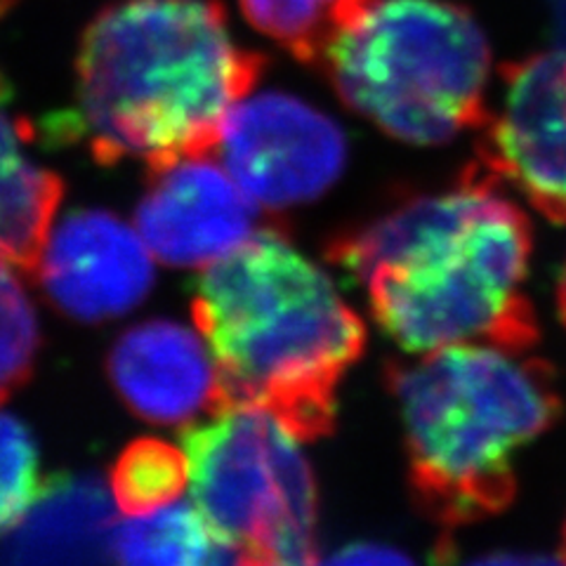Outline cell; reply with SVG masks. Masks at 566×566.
<instances>
[{"instance_id": "6da1fadb", "label": "cell", "mask_w": 566, "mask_h": 566, "mask_svg": "<svg viewBox=\"0 0 566 566\" xmlns=\"http://www.w3.org/2000/svg\"><path fill=\"white\" fill-rule=\"evenodd\" d=\"M531 251L524 210L472 166L458 185L340 232L326 258L361 283L376 324L406 352L465 343L528 352L538 340L524 293Z\"/></svg>"}, {"instance_id": "7a4b0ae2", "label": "cell", "mask_w": 566, "mask_h": 566, "mask_svg": "<svg viewBox=\"0 0 566 566\" xmlns=\"http://www.w3.org/2000/svg\"><path fill=\"white\" fill-rule=\"evenodd\" d=\"M262 57L241 48L216 0H128L102 10L76 60V128L99 164L161 168L212 154Z\"/></svg>"}, {"instance_id": "3957f363", "label": "cell", "mask_w": 566, "mask_h": 566, "mask_svg": "<svg viewBox=\"0 0 566 566\" xmlns=\"http://www.w3.org/2000/svg\"><path fill=\"white\" fill-rule=\"evenodd\" d=\"M191 312L218 366L220 409L268 413L297 441L333 432L338 387L364 354L366 326L276 229L206 268Z\"/></svg>"}, {"instance_id": "277c9868", "label": "cell", "mask_w": 566, "mask_h": 566, "mask_svg": "<svg viewBox=\"0 0 566 566\" xmlns=\"http://www.w3.org/2000/svg\"><path fill=\"white\" fill-rule=\"evenodd\" d=\"M387 385L399 403L416 505L447 528L507 510L517 453L562 413L551 364L484 343L389 364Z\"/></svg>"}, {"instance_id": "5b68a950", "label": "cell", "mask_w": 566, "mask_h": 566, "mask_svg": "<svg viewBox=\"0 0 566 566\" xmlns=\"http://www.w3.org/2000/svg\"><path fill=\"white\" fill-rule=\"evenodd\" d=\"M318 66L349 109L409 145H444L489 116L486 35L447 0H368Z\"/></svg>"}, {"instance_id": "8992f818", "label": "cell", "mask_w": 566, "mask_h": 566, "mask_svg": "<svg viewBox=\"0 0 566 566\" xmlns=\"http://www.w3.org/2000/svg\"><path fill=\"white\" fill-rule=\"evenodd\" d=\"M193 505L216 543L270 566H316V484L272 416L224 406L182 434Z\"/></svg>"}, {"instance_id": "52a82bcc", "label": "cell", "mask_w": 566, "mask_h": 566, "mask_svg": "<svg viewBox=\"0 0 566 566\" xmlns=\"http://www.w3.org/2000/svg\"><path fill=\"white\" fill-rule=\"evenodd\" d=\"M218 149L241 189L270 210L318 199L347 161L338 123L286 93L239 99L222 123Z\"/></svg>"}, {"instance_id": "ba28073f", "label": "cell", "mask_w": 566, "mask_h": 566, "mask_svg": "<svg viewBox=\"0 0 566 566\" xmlns=\"http://www.w3.org/2000/svg\"><path fill=\"white\" fill-rule=\"evenodd\" d=\"M480 130L476 166L566 224V45L505 66L501 102Z\"/></svg>"}, {"instance_id": "9c48e42d", "label": "cell", "mask_w": 566, "mask_h": 566, "mask_svg": "<svg viewBox=\"0 0 566 566\" xmlns=\"http://www.w3.org/2000/svg\"><path fill=\"white\" fill-rule=\"evenodd\" d=\"M137 232L172 268H210L255 234L258 203L212 154L151 168Z\"/></svg>"}, {"instance_id": "30bf717a", "label": "cell", "mask_w": 566, "mask_h": 566, "mask_svg": "<svg viewBox=\"0 0 566 566\" xmlns=\"http://www.w3.org/2000/svg\"><path fill=\"white\" fill-rule=\"evenodd\" d=\"M50 295L66 316L99 324L130 312L154 286V260L137 227L106 210L66 216L35 264Z\"/></svg>"}, {"instance_id": "8fae6325", "label": "cell", "mask_w": 566, "mask_h": 566, "mask_svg": "<svg viewBox=\"0 0 566 566\" xmlns=\"http://www.w3.org/2000/svg\"><path fill=\"white\" fill-rule=\"evenodd\" d=\"M109 376L130 411L158 424H180L220 409L212 352L191 328L170 318L123 333L109 354Z\"/></svg>"}, {"instance_id": "7c38bea8", "label": "cell", "mask_w": 566, "mask_h": 566, "mask_svg": "<svg viewBox=\"0 0 566 566\" xmlns=\"http://www.w3.org/2000/svg\"><path fill=\"white\" fill-rule=\"evenodd\" d=\"M114 528V505L97 480H55L14 526L0 566H109Z\"/></svg>"}, {"instance_id": "4fadbf2b", "label": "cell", "mask_w": 566, "mask_h": 566, "mask_svg": "<svg viewBox=\"0 0 566 566\" xmlns=\"http://www.w3.org/2000/svg\"><path fill=\"white\" fill-rule=\"evenodd\" d=\"M210 528L197 507L168 503L128 515L114 528L116 566H206L212 553Z\"/></svg>"}, {"instance_id": "5bb4252c", "label": "cell", "mask_w": 566, "mask_h": 566, "mask_svg": "<svg viewBox=\"0 0 566 566\" xmlns=\"http://www.w3.org/2000/svg\"><path fill=\"white\" fill-rule=\"evenodd\" d=\"M260 33L305 64H322L328 45L368 0H239Z\"/></svg>"}, {"instance_id": "9a60e30c", "label": "cell", "mask_w": 566, "mask_h": 566, "mask_svg": "<svg viewBox=\"0 0 566 566\" xmlns=\"http://www.w3.org/2000/svg\"><path fill=\"white\" fill-rule=\"evenodd\" d=\"M189 486L185 449L164 439H137L118 455L112 470V501L126 515L164 507Z\"/></svg>"}, {"instance_id": "2e32d148", "label": "cell", "mask_w": 566, "mask_h": 566, "mask_svg": "<svg viewBox=\"0 0 566 566\" xmlns=\"http://www.w3.org/2000/svg\"><path fill=\"white\" fill-rule=\"evenodd\" d=\"M10 264L0 258V401L31 376L39 352V318Z\"/></svg>"}, {"instance_id": "e0dca14e", "label": "cell", "mask_w": 566, "mask_h": 566, "mask_svg": "<svg viewBox=\"0 0 566 566\" xmlns=\"http://www.w3.org/2000/svg\"><path fill=\"white\" fill-rule=\"evenodd\" d=\"M39 451L22 420L0 409V536L39 499Z\"/></svg>"}, {"instance_id": "ac0fdd59", "label": "cell", "mask_w": 566, "mask_h": 566, "mask_svg": "<svg viewBox=\"0 0 566 566\" xmlns=\"http://www.w3.org/2000/svg\"><path fill=\"white\" fill-rule=\"evenodd\" d=\"M316 566H418L409 555L378 543H354Z\"/></svg>"}, {"instance_id": "d6986e66", "label": "cell", "mask_w": 566, "mask_h": 566, "mask_svg": "<svg viewBox=\"0 0 566 566\" xmlns=\"http://www.w3.org/2000/svg\"><path fill=\"white\" fill-rule=\"evenodd\" d=\"M468 566H564L562 559L545 555H515V553H493L470 562Z\"/></svg>"}, {"instance_id": "ffe728a7", "label": "cell", "mask_w": 566, "mask_h": 566, "mask_svg": "<svg viewBox=\"0 0 566 566\" xmlns=\"http://www.w3.org/2000/svg\"><path fill=\"white\" fill-rule=\"evenodd\" d=\"M206 566H270V564L251 559V557H245V555L232 551V547L216 543V545H212V553H210Z\"/></svg>"}, {"instance_id": "44dd1931", "label": "cell", "mask_w": 566, "mask_h": 566, "mask_svg": "<svg viewBox=\"0 0 566 566\" xmlns=\"http://www.w3.org/2000/svg\"><path fill=\"white\" fill-rule=\"evenodd\" d=\"M551 10H553V20L562 39V45H566V0H551Z\"/></svg>"}, {"instance_id": "7402d4cb", "label": "cell", "mask_w": 566, "mask_h": 566, "mask_svg": "<svg viewBox=\"0 0 566 566\" xmlns=\"http://www.w3.org/2000/svg\"><path fill=\"white\" fill-rule=\"evenodd\" d=\"M557 310H559V316L566 326V264H564L562 276H559V286H557Z\"/></svg>"}, {"instance_id": "603a6c76", "label": "cell", "mask_w": 566, "mask_h": 566, "mask_svg": "<svg viewBox=\"0 0 566 566\" xmlns=\"http://www.w3.org/2000/svg\"><path fill=\"white\" fill-rule=\"evenodd\" d=\"M562 562L566 566V522H564V528H562Z\"/></svg>"}]
</instances>
